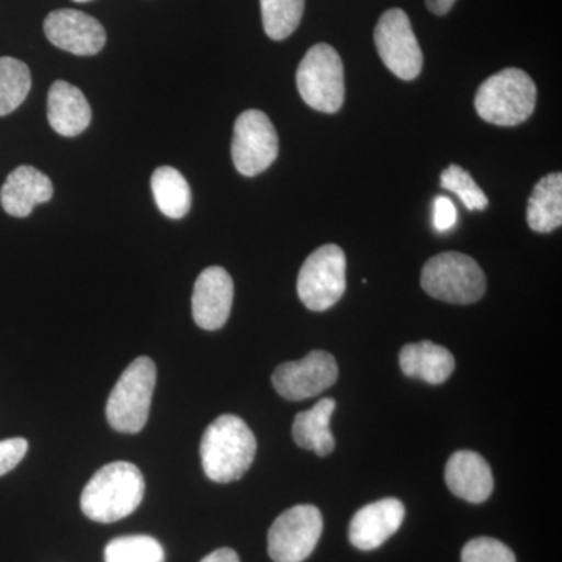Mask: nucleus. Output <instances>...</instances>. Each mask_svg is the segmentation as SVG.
I'll use <instances>...</instances> for the list:
<instances>
[{
	"mask_svg": "<svg viewBox=\"0 0 562 562\" xmlns=\"http://www.w3.org/2000/svg\"><path fill=\"white\" fill-rule=\"evenodd\" d=\"M201 562H241L238 554L232 549H220L211 552Z\"/></svg>",
	"mask_w": 562,
	"mask_h": 562,
	"instance_id": "29",
	"label": "nucleus"
},
{
	"mask_svg": "<svg viewBox=\"0 0 562 562\" xmlns=\"http://www.w3.org/2000/svg\"><path fill=\"white\" fill-rule=\"evenodd\" d=\"M44 33L58 49L79 57L99 54L106 43L105 29L101 22L79 10L52 11L44 21Z\"/></svg>",
	"mask_w": 562,
	"mask_h": 562,
	"instance_id": "12",
	"label": "nucleus"
},
{
	"mask_svg": "<svg viewBox=\"0 0 562 562\" xmlns=\"http://www.w3.org/2000/svg\"><path fill=\"white\" fill-rule=\"evenodd\" d=\"M91 106L83 92L68 81L52 85L47 95V120L58 135L74 138L91 124Z\"/></svg>",
	"mask_w": 562,
	"mask_h": 562,
	"instance_id": "17",
	"label": "nucleus"
},
{
	"mask_svg": "<svg viewBox=\"0 0 562 562\" xmlns=\"http://www.w3.org/2000/svg\"><path fill=\"white\" fill-rule=\"evenodd\" d=\"M405 519V506L397 498L369 503L355 514L349 528L351 546L362 552L382 547L392 538Z\"/></svg>",
	"mask_w": 562,
	"mask_h": 562,
	"instance_id": "14",
	"label": "nucleus"
},
{
	"mask_svg": "<svg viewBox=\"0 0 562 562\" xmlns=\"http://www.w3.org/2000/svg\"><path fill=\"white\" fill-rule=\"evenodd\" d=\"M297 90L303 102L322 113L341 110L346 87L344 65L338 52L328 44H316L306 52L297 69Z\"/></svg>",
	"mask_w": 562,
	"mask_h": 562,
	"instance_id": "6",
	"label": "nucleus"
},
{
	"mask_svg": "<svg viewBox=\"0 0 562 562\" xmlns=\"http://www.w3.org/2000/svg\"><path fill=\"white\" fill-rule=\"evenodd\" d=\"M143 473L132 462L103 465L81 492V512L92 522L113 524L135 513L143 502Z\"/></svg>",
	"mask_w": 562,
	"mask_h": 562,
	"instance_id": "1",
	"label": "nucleus"
},
{
	"mask_svg": "<svg viewBox=\"0 0 562 562\" xmlns=\"http://www.w3.org/2000/svg\"><path fill=\"white\" fill-rule=\"evenodd\" d=\"M32 88L31 69L16 58H0V116L20 109Z\"/></svg>",
	"mask_w": 562,
	"mask_h": 562,
	"instance_id": "22",
	"label": "nucleus"
},
{
	"mask_svg": "<svg viewBox=\"0 0 562 562\" xmlns=\"http://www.w3.org/2000/svg\"><path fill=\"white\" fill-rule=\"evenodd\" d=\"M446 482L457 497L469 503H483L494 491V476L482 454L461 450L446 465Z\"/></svg>",
	"mask_w": 562,
	"mask_h": 562,
	"instance_id": "15",
	"label": "nucleus"
},
{
	"mask_svg": "<svg viewBox=\"0 0 562 562\" xmlns=\"http://www.w3.org/2000/svg\"><path fill=\"white\" fill-rule=\"evenodd\" d=\"M299 297L312 312H327L346 292V255L341 247L327 244L303 262L297 279Z\"/></svg>",
	"mask_w": 562,
	"mask_h": 562,
	"instance_id": "7",
	"label": "nucleus"
},
{
	"mask_svg": "<svg viewBox=\"0 0 562 562\" xmlns=\"http://www.w3.org/2000/svg\"><path fill=\"white\" fill-rule=\"evenodd\" d=\"M29 442L24 438H10L0 441V476L13 471L25 454H27Z\"/></svg>",
	"mask_w": 562,
	"mask_h": 562,
	"instance_id": "27",
	"label": "nucleus"
},
{
	"mask_svg": "<svg viewBox=\"0 0 562 562\" xmlns=\"http://www.w3.org/2000/svg\"><path fill=\"white\" fill-rule=\"evenodd\" d=\"M336 402L322 398L308 412L299 413L292 424V438L302 449L312 450L319 457H327L335 450V438L330 431V420Z\"/></svg>",
	"mask_w": 562,
	"mask_h": 562,
	"instance_id": "19",
	"label": "nucleus"
},
{
	"mask_svg": "<svg viewBox=\"0 0 562 562\" xmlns=\"http://www.w3.org/2000/svg\"><path fill=\"white\" fill-rule=\"evenodd\" d=\"M255 454L257 438L241 417L224 414L203 432L202 468L211 482L225 484L243 479Z\"/></svg>",
	"mask_w": 562,
	"mask_h": 562,
	"instance_id": "2",
	"label": "nucleus"
},
{
	"mask_svg": "<svg viewBox=\"0 0 562 562\" xmlns=\"http://www.w3.org/2000/svg\"><path fill=\"white\" fill-rule=\"evenodd\" d=\"M462 562H516L509 547L492 538H476L465 543Z\"/></svg>",
	"mask_w": 562,
	"mask_h": 562,
	"instance_id": "26",
	"label": "nucleus"
},
{
	"mask_svg": "<svg viewBox=\"0 0 562 562\" xmlns=\"http://www.w3.org/2000/svg\"><path fill=\"white\" fill-rule=\"evenodd\" d=\"M262 27L273 41L286 40L301 24L305 0H260Z\"/></svg>",
	"mask_w": 562,
	"mask_h": 562,
	"instance_id": "23",
	"label": "nucleus"
},
{
	"mask_svg": "<svg viewBox=\"0 0 562 562\" xmlns=\"http://www.w3.org/2000/svg\"><path fill=\"white\" fill-rule=\"evenodd\" d=\"M373 40L380 58L394 76L402 80H414L419 76L424 55L405 11L387 10L376 24Z\"/></svg>",
	"mask_w": 562,
	"mask_h": 562,
	"instance_id": "10",
	"label": "nucleus"
},
{
	"mask_svg": "<svg viewBox=\"0 0 562 562\" xmlns=\"http://www.w3.org/2000/svg\"><path fill=\"white\" fill-rule=\"evenodd\" d=\"M401 368L409 379L442 384L454 371V358L446 347L430 341L408 344L401 351Z\"/></svg>",
	"mask_w": 562,
	"mask_h": 562,
	"instance_id": "18",
	"label": "nucleus"
},
{
	"mask_svg": "<svg viewBox=\"0 0 562 562\" xmlns=\"http://www.w3.org/2000/svg\"><path fill=\"white\" fill-rule=\"evenodd\" d=\"M458 221L457 206L449 198L438 195L432 203V225L436 231L446 233L452 231Z\"/></svg>",
	"mask_w": 562,
	"mask_h": 562,
	"instance_id": "28",
	"label": "nucleus"
},
{
	"mask_svg": "<svg viewBox=\"0 0 562 562\" xmlns=\"http://www.w3.org/2000/svg\"><path fill=\"white\" fill-rule=\"evenodd\" d=\"M454 2H457V0H425L427 9L430 10L431 13L438 14V16H443V14L449 13Z\"/></svg>",
	"mask_w": 562,
	"mask_h": 562,
	"instance_id": "30",
	"label": "nucleus"
},
{
	"mask_svg": "<svg viewBox=\"0 0 562 562\" xmlns=\"http://www.w3.org/2000/svg\"><path fill=\"white\" fill-rule=\"evenodd\" d=\"M105 562H165L166 553L160 542L150 536H122L113 539L103 553Z\"/></svg>",
	"mask_w": 562,
	"mask_h": 562,
	"instance_id": "24",
	"label": "nucleus"
},
{
	"mask_svg": "<svg viewBox=\"0 0 562 562\" xmlns=\"http://www.w3.org/2000/svg\"><path fill=\"white\" fill-rule=\"evenodd\" d=\"M528 225L532 232L550 233L562 224V176L549 173L536 184L528 202Z\"/></svg>",
	"mask_w": 562,
	"mask_h": 562,
	"instance_id": "20",
	"label": "nucleus"
},
{
	"mask_svg": "<svg viewBox=\"0 0 562 562\" xmlns=\"http://www.w3.org/2000/svg\"><path fill=\"white\" fill-rule=\"evenodd\" d=\"M279 157V135L268 114L247 110L233 128L232 158L236 171L246 177L265 172Z\"/></svg>",
	"mask_w": 562,
	"mask_h": 562,
	"instance_id": "8",
	"label": "nucleus"
},
{
	"mask_svg": "<svg viewBox=\"0 0 562 562\" xmlns=\"http://www.w3.org/2000/svg\"><path fill=\"white\" fill-rule=\"evenodd\" d=\"M157 384V366L147 357L136 358L122 372L106 402V419L113 430L136 435L149 419Z\"/></svg>",
	"mask_w": 562,
	"mask_h": 562,
	"instance_id": "4",
	"label": "nucleus"
},
{
	"mask_svg": "<svg viewBox=\"0 0 562 562\" xmlns=\"http://www.w3.org/2000/svg\"><path fill=\"white\" fill-rule=\"evenodd\" d=\"M441 187L443 190L454 192L465 209L472 211H482L490 205V199L484 194L482 188L475 183L471 173L462 169L461 166L450 165L441 173Z\"/></svg>",
	"mask_w": 562,
	"mask_h": 562,
	"instance_id": "25",
	"label": "nucleus"
},
{
	"mask_svg": "<svg viewBox=\"0 0 562 562\" xmlns=\"http://www.w3.org/2000/svg\"><path fill=\"white\" fill-rule=\"evenodd\" d=\"M52 195L54 183L46 173L32 166H20L7 177L0 190V203L10 216L27 217L36 205L49 202Z\"/></svg>",
	"mask_w": 562,
	"mask_h": 562,
	"instance_id": "16",
	"label": "nucleus"
},
{
	"mask_svg": "<svg viewBox=\"0 0 562 562\" xmlns=\"http://www.w3.org/2000/svg\"><path fill=\"white\" fill-rule=\"evenodd\" d=\"M233 280L220 266H211L198 277L192 292V317L203 330L214 331L224 327L231 317Z\"/></svg>",
	"mask_w": 562,
	"mask_h": 562,
	"instance_id": "13",
	"label": "nucleus"
},
{
	"mask_svg": "<svg viewBox=\"0 0 562 562\" xmlns=\"http://www.w3.org/2000/svg\"><path fill=\"white\" fill-rule=\"evenodd\" d=\"M74 2L85 3V2H91V0H74Z\"/></svg>",
	"mask_w": 562,
	"mask_h": 562,
	"instance_id": "31",
	"label": "nucleus"
},
{
	"mask_svg": "<svg viewBox=\"0 0 562 562\" xmlns=\"http://www.w3.org/2000/svg\"><path fill=\"white\" fill-rule=\"evenodd\" d=\"M422 288L438 301L469 305L486 292V276L479 262L458 251L436 255L422 269Z\"/></svg>",
	"mask_w": 562,
	"mask_h": 562,
	"instance_id": "5",
	"label": "nucleus"
},
{
	"mask_svg": "<svg viewBox=\"0 0 562 562\" xmlns=\"http://www.w3.org/2000/svg\"><path fill=\"white\" fill-rule=\"evenodd\" d=\"M322 514L316 506L297 505L281 513L268 532L273 562H303L316 549L322 535Z\"/></svg>",
	"mask_w": 562,
	"mask_h": 562,
	"instance_id": "9",
	"label": "nucleus"
},
{
	"mask_svg": "<svg viewBox=\"0 0 562 562\" xmlns=\"http://www.w3.org/2000/svg\"><path fill=\"white\" fill-rule=\"evenodd\" d=\"M338 375L335 357L328 351L313 350L302 360L279 366L273 372L272 384L281 397L301 402L327 391L336 383Z\"/></svg>",
	"mask_w": 562,
	"mask_h": 562,
	"instance_id": "11",
	"label": "nucleus"
},
{
	"mask_svg": "<svg viewBox=\"0 0 562 562\" xmlns=\"http://www.w3.org/2000/svg\"><path fill=\"white\" fill-rule=\"evenodd\" d=\"M151 192L158 209L169 220H181L191 210V188L183 173L161 166L151 173Z\"/></svg>",
	"mask_w": 562,
	"mask_h": 562,
	"instance_id": "21",
	"label": "nucleus"
},
{
	"mask_svg": "<svg viewBox=\"0 0 562 562\" xmlns=\"http://www.w3.org/2000/svg\"><path fill=\"white\" fill-rule=\"evenodd\" d=\"M535 81L522 69L508 68L483 81L475 95L482 120L502 127L522 124L536 109Z\"/></svg>",
	"mask_w": 562,
	"mask_h": 562,
	"instance_id": "3",
	"label": "nucleus"
}]
</instances>
